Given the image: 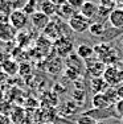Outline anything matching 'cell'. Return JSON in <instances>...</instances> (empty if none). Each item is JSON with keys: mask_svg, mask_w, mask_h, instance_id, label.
I'll return each instance as SVG.
<instances>
[{"mask_svg": "<svg viewBox=\"0 0 123 124\" xmlns=\"http://www.w3.org/2000/svg\"><path fill=\"white\" fill-rule=\"evenodd\" d=\"M94 54L97 58H99L102 62H105L107 66L116 65V61H118V53H116V50L114 48H111L109 44H106V42L95 45Z\"/></svg>", "mask_w": 123, "mask_h": 124, "instance_id": "1", "label": "cell"}, {"mask_svg": "<svg viewBox=\"0 0 123 124\" xmlns=\"http://www.w3.org/2000/svg\"><path fill=\"white\" fill-rule=\"evenodd\" d=\"M53 50L56 52V54L58 57H61L62 60L68 58L73 53V50H74V42H73V40L69 36H61L53 42Z\"/></svg>", "mask_w": 123, "mask_h": 124, "instance_id": "2", "label": "cell"}, {"mask_svg": "<svg viewBox=\"0 0 123 124\" xmlns=\"http://www.w3.org/2000/svg\"><path fill=\"white\" fill-rule=\"evenodd\" d=\"M102 77L110 87H116L123 83V69H119L116 65L107 66Z\"/></svg>", "mask_w": 123, "mask_h": 124, "instance_id": "3", "label": "cell"}, {"mask_svg": "<svg viewBox=\"0 0 123 124\" xmlns=\"http://www.w3.org/2000/svg\"><path fill=\"white\" fill-rule=\"evenodd\" d=\"M90 24H91V21L87 20L85 16H82L80 12H77L74 16H72L68 20V26L70 28V31H73L74 33H85V32H89Z\"/></svg>", "mask_w": 123, "mask_h": 124, "instance_id": "4", "label": "cell"}, {"mask_svg": "<svg viewBox=\"0 0 123 124\" xmlns=\"http://www.w3.org/2000/svg\"><path fill=\"white\" fill-rule=\"evenodd\" d=\"M9 23L12 24L15 28L19 32L24 31L28 26V24L31 23V19L21 8H17V9H13L9 15Z\"/></svg>", "mask_w": 123, "mask_h": 124, "instance_id": "5", "label": "cell"}, {"mask_svg": "<svg viewBox=\"0 0 123 124\" xmlns=\"http://www.w3.org/2000/svg\"><path fill=\"white\" fill-rule=\"evenodd\" d=\"M85 66H86L87 73L91 77H102L107 67V65L105 62H102L99 58L91 57L90 60L85 61Z\"/></svg>", "mask_w": 123, "mask_h": 124, "instance_id": "6", "label": "cell"}, {"mask_svg": "<svg viewBox=\"0 0 123 124\" xmlns=\"http://www.w3.org/2000/svg\"><path fill=\"white\" fill-rule=\"evenodd\" d=\"M29 19H31V24L33 26V29H36V31H39V32H44L45 28L50 24V21H52L50 16L45 15L44 12H41V11L34 12L32 16H29Z\"/></svg>", "mask_w": 123, "mask_h": 124, "instance_id": "7", "label": "cell"}, {"mask_svg": "<svg viewBox=\"0 0 123 124\" xmlns=\"http://www.w3.org/2000/svg\"><path fill=\"white\" fill-rule=\"evenodd\" d=\"M19 34V31H17L15 26L11 24L9 21L7 23H1L0 24V41L1 42H11V41H15Z\"/></svg>", "mask_w": 123, "mask_h": 124, "instance_id": "8", "label": "cell"}, {"mask_svg": "<svg viewBox=\"0 0 123 124\" xmlns=\"http://www.w3.org/2000/svg\"><path fill=\"white\" fill-rule=\"evenodd\" d=\"M82 16H85L87 20L90 21H94V20L98 17V13H99V4H97L94 1H90V0H86L83 3V5L80 8L78 11Z\"/></svg>", "mask_w": 123, "mask_h": 124, "instance_id": "9", "label": "cell"}, {"mask_svg": "<svg viewBox=\"0 0 123 124\" xmlns=\"http://www.w3.org/2000/svg\"><path fill=\"white\" fill-rule=\"evenodd\" d=\"M60 21L58 20H52L50 24L45 28V31L42 32V36H45L48 40H50L52 42H54L57 38H60L61 36H65V34L61 32V28H60Z\"/></svg>", "mask_w": 123, "mask_h": 124, "instance_id": "10", "label": "cell"}, {"mask_svg": "<svg viewBox=\"0 0 123 124\" xmlns=\"http://www.w3.org/2000/svg\"><path fill=\"white\" fill-rule=\"evenodd\" d=\"M91 104L97 111L107 110V108L111 107V106H114L113 103H111V100L109 99V96L106 95V93L95 94V95L93 96V99H91Z\"/></svg>", "mask_w": 123, "mask_h": 124, "instance_id": "11", "label": "cell"}, {"mask_svg": "<svg viewBox=\"0 0 123 124\" xmlns=\"http://www.w3.org/2000/svg\"><path fill=\"white\" fill-rule=\"evenodd\" d=\"M109 23L114 29H123V8L115 7L109 16Z\"/></svg>", "mask_w": 123, "mask_h": 124, "instance_id": "12", "label": "cell"}, {"mask_svg": "<svg viewBox=\"0 0 123 124\" xmlns=\"http://www.w3.org/2000/svg\"><path fill=\"white\" fill-rule=\"evenodd\" d=\"M89 86H90V90L95 94H102L107 90L110 86L106 83V81L103 79V77H91L89 82Z\"/></svg>", "mask_w": 123, "mask_h": 124, "instance_id": "13", "label": "cell"}, {"mask_svg": "<svg viewBox=\"0 0 123 124\" xmlns=\"http://www.w3.org/2000/svg\"><path fill=\"white\" fill-rule=\"evenodd\" d=\"M1 70L9 77H13L20 71V63L13 58H5L4 61H1Z\"/></svg>", "mask_w": 123, "mask_h": 124, "instance_id": "14", "label": "cell"}, {"mask_svg": "<svg viewBox=\"0 0 123 124\" xmlns=\"http://www.w3.org/2000/svg\"><path fill=\"white\" fill-rule=\"evenodd\" d=\"M9 119L12 124H25L27 122V111L20 106H15L12 112L9 115Z\"/></svg>", "mask_w": 123, "mask_h": 124, "instance_id": "15", "label": "cell"}, {"mask_svg": "<svg viewBox=\"0 0 123 124\" xmlns=\"http://www.w3.org/2000/svg\"><path fill=\"white\" fill-rule=\"evenodd\" d=\"M39 11L44 12L48 16H57L58 7L50 1V0H39Z\"/></svg>", "mask_w": 123, "mask_h": 124, "instance_id": "16", "label": "cell"}, {"mask_svg": "<svg viewBox=\"0 0 123 124\" xmlns=\"http://www.w3.org/2000/svg\"><path fill=\"white\" fill-rule=\"evenodd\" d=\"M75 54L83 61H87L91 57H94V46H90L87 44H80L75 49Z\"/></svg>", "mask_w": 123, "mask_h": 124, "instance_id": "17", "label": "cell"}, {"mask_svg": "<svg viewBox=\"0 0 123 124\" xmlns=\"http://www.w3.org/2000/svg\"><path fill=\"white\" fill-rule=\"evenodd\" d=\"M64 69V62H62V58L61 57H54L53 60H48L46 62V71L49 74H58L61 70Z\"/></svg>", "mask_w": 123, "mask_h": 124, "instance_id": "18", "label": "cell"}, {"mask_svg": "<svg viewBox=\"0 0 123 124\" xmlns=\"http://www.w3.org/2000/svg\"><path fill=\"white\" fill-rule=\"evenodd\" d=\"M75 13H77V9H74L72 5H69L68 3H65V4L58 7L57 17H60V19H62V20H66V23H68V20L72 16H74Z\"/></svg>", "mask_w": 123, "mask_h": 124, "instance_id": "19", "label": "cell"}, {"mask_svg": "<svg viewBox=\"0 0 123 124\" xmlns=\"http://www.w3.org/2000/svg\"><path fill=\"white\" fill-rule=\"evenodd\" d=\"M105 32H106V28H105V25L102 24L101 21H93L91 24H90L89 33L91 34V36L101 37V36H103V34H105Z\"/></svg>", "mask_w": 123, "mask_h": 124, "instance_id": "20", "label": "cell"}, {"mask_svg": "<svg viewBox=\"0 0 123 124\" xmlns=\"http://www.w3.org/2000/svg\"><path fill=\"white\" fill-rule=\"evenodd\" d=\"M28 16H32L34 12L39 11V0H27V3L24 4V7L21 8Z\"/></svg>", "mask_w": 123, "mask_h": 124, "instance_id": "21", "label": "cell"}, {"mask_svg": "<svg viewBox=\"0 0 123 124\" xmlns=\"http://www.w3.org/2000/svg\"><path fill=\"white\" fill-rule=\"evenodd\" d=\"M13 107H15V104L12 103V100L4 98L1 102H0V114L5 115V116H9L11 112H12V110H13Z\"/></svg>", "mask_w": 123, "mask_h": 124, "instance_id": "22", "label": "cell"}, {"mask_svg": "<svg viewBox=\"0 0 123 124\" xmlns=\"http://www.w3.org/2000/svg\"><path fill=\"white\" fill-rule=\"evenodd\" d=\"M64 74H65V77H66L68 79H70V81H77V79L82 75V71H80L78 69H74V67L66 66Z\"/></svg>", "mask_w": 123, "mask_h": 124, "instance_id": "23", "label": "cell"}, {"mask_svg": "<svg viewBox=\"0 0 123 124\" xmlns=\"http://www.w3.org/2000/svg\"><path fill=\"white\" fill-rule=\"evenodd\" d=\"M12 11H13V8H12V5H11V3L8 1V0H0V13L8 15V16H9Z\"/></svg>", "mask_w": 123, "mask_h": 124, "instance_id": "24", "label": "cell"}, {"mask_svg": "<svg viewBox=\"0 0 123 124\" xmlns=\"http://www.w3.org/2000/svg\"><path fill=\"white\" fill-rule=\"evenodd\" d=\"M75 124H98V120L90 116V115H81L77 119Z\"/></svg>", "mask_w": 123, "mask_h": 124, "instance_id": "25", "label": "cell"}, {"mask_svg": "<svg viewBox=\"0 0 123 124\" xmlns=\"http://www.w3.org/2000/svg\"><path fill=\"white\" fill-rule=\"evenodd\" d=\"M85 1H86V0H66V3H68L69 5H72V7L77 11H80V8L83 5Z\"/></svg>", "mask_w": 123, "mask_h": 124, "instance_id": "26", "label": "cell"}, {"mask_svg": "<svg viewBox=\"0 0 123 124\" xmlns=\"http://www.w3.org/2000/svg\"><path fill=\"white\" fill-rule=\"evenodd\" d=\"M8 1L11 3V5H12L13 9H17V8L24 7V4L27 3V0H8Z\"/></svg>", "mask_w": 123, "mask_h": 124, "instance_id": "27", "label": "cell"}, {"mask_svg": "<svg viewBox=\"0 0 123 124\" xmlns=\"http://www.w3.org/2000/svg\"><path fill=\"white\" fill-rule=\"evenodd\" d=\"M98 4L102 7H107V8H115V0H98Z\"/></svg>", "mask_w": 123, "mask_h": 124, "instance_id": "28", "label": "cell"}, {"mask_svg": "<svg viewBox=\"0 0 123 124\" xmlns=\"http://www.w3.org/2000/svg\"><path fill=\"white\" fill-rule=\"evenodd\" d=\"M8 79H9V75H8L7 73H4L1 69H0V87L4 86V85L8 82Z\"/></svg>", "mask_w": 123, "mask_h": 124, "instance_id": "29", "label": "cell"}, {"mask_svg": "<svg viewBox=\"0 0 123 124\" xmlns=\"http://www.w3.org/2000/svg\"><path fill=\"white\" fill-rule=\"evenodd\" d=\"M115 90H116V95H118L119 100H123V83H121L119 86H116Z\"/></svg>", "mask_w": 123, "mask_h": 124, "instance_id": "30", "label": "cell"}, {"mask_svg": "<svg viewBox=\"0 0 123 124\" xmlns=\"http://www.w3.org/2000/svg\"><path fill=\"white\" fill-rule=\"evenodd\" d=\"M115 108H116V111H118V114L121 115V116H123V100H118V102H116Z\"/></svg>", "mask_w": 123, "mask_h": 124, "instance_id": "31", "label": "cell"}, {"mask_svg": "<svg viewBox=\"0 0 123 124\" xmlns=\"http://www.w3.org/2000/svg\"><path fill=\"white\" fill-rule=\"evenodd\" d=\"M0 124H12L9 116H5V115L0 114Z\"/></svg>", "mask_w": 123, "mask_h": 124, "instance_id": "32", "label": "cell"}, {"mask_svg": "<svg viewBox=\"0 0 123 124\" xmlns=\"http://www.w3.org/2000/svg\"><path fill=\"white\" fill-rule=\"evenodd\" d=\"M53 4H56L57 7H60V5H62V4H65L66 3V0H50Z\"/></svg>", "mask_w": 123, "mask_h": 124, "instance_id": "33", "label": "cell"}, {"mask_svg": "<svg viewBox=\"0 0 123 124\" xmlns=\"http://www.w3.org/2000/svg\"><path fill=\"white\" fill-rule=\"evenodd\" d=\"M4 99V90H3V87H0V102Z\"/></svg>", "mask_w": 123, "mask_h": 124, "instance_id": "34", "label": "cell"}, {"mask_svg": "<svg viewBox=\"0 0 123 124\" xmlns=\"http://www.w3.org/2000/svg\"><path fill=\"white\" fill-rule=\"evenodd\" d=\"M115 5H123V0H115Z\"/></svg>", "mask_w": 123, "mask_h": 124, "instance_id": "35", "label": "cell"}, {"mask_svg": "<svg viewBox=\"0 0 123 124\" xmlns=\"http://www.w3.org/2000/svg\"><path fill=\"white\" fill-rule=\"evenodd\" d=\"M121 48H123V38H122V41H121Z\"/></svg>", "mask_w": 123, "mask_h": 124, "instance_id": "36", "label": "cell"}, {"mask_svg": "<svg viewBox=\"0 0 123 124\" xmlns=\"http://www.w3.org/2000/svg\"><path fill=\"white\" fill-rule=\"evenodd\" d=\"M33 124H42V123H33Z\"/></svg>", "mask_w": 123, "mask_h": 124, "instance_id": "37", "label": "cell"}, {"mask_svg": "<svg viewBox=\"0 0 123 124\" xmlns=\"http://www.w3.org/2000/svg\"><path fill=\"white\" fill-rule=\"evenodd\" d=\"M122 8H123V5H122Z\"/></svg>", "mask_w": 123, "mask_h": 124, "instance_id": "38", "label": "cell"}]
</instances>
